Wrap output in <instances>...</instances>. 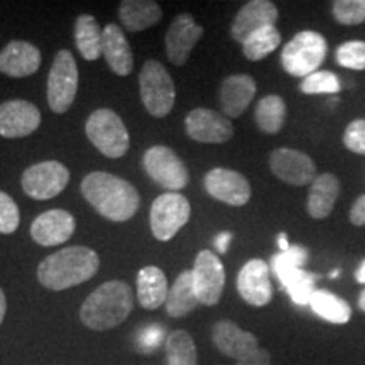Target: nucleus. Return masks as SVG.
Here are the masks:
<instances>
[{
    "instance_id": "2f4dec72",
    "label": "nucleus",
    "mask_w": 365,
    "mask_h": 365,
    "mask_svg": "<svg viewBox=\"0 0 365 365\" xmlns=\"http://www.w3.org/2000/svg\"><path fill=\"white\" fill-rule=\"evenodd\" d=\"M281 44V34L276 26H266L255 31L252 36L242 43V53L250 61H261L269 56Z\"/></svg>"
},
{
    "instance_id": "a878e982",
    "label": "nucleus",
    "mask_w": 365,
    "mask_h": 365,
    "mask_svg": "<svg viewBox=\"0 0 365 365\" xmlns=\"http://www.w3.org/2000/svg\"><path fill=\"white\" fill-rule=\"evenodd\" d=\"M118 16L127 31L140 33L161 21L163 9L153 0H124L118 7Z\"/></svg>"
},
{
    "instance_id": "9d476101",
    "label": "nucleus",
    "mask_w": 365,
    "mask_h": 365,
    "mask_svg": "<svg viewBox=\"0 0 365 365\" xmlns=\"http://www.w3.org/2000/svg\"><path fill=\"white\" fill-rule=\"evenodd\" d=\"M22 190L33 200H51L70 182V171L58 161H43L33 164L22 175Z\"/></svg>"
},
{
    "instance_id": "20e7f679",
    "label": "nucleus",
    "mask_w": 365,
    "mask_h": 365,
    "mask_svg": "<svg viewBox=\"0 0 365 365\" xmlns=\"http://www.w3.org/2000/svg\"><path fill=\"white\" fill-rule=\"evenodd\" d=\"M86 137L103 156L118 159L129 150L130 137L120 115L110 108H98L85 124Z\"/></svg>"
},
{
    "instance_id": "37998d69",
    "label": "nucleus",
    "mask_w": 365,
    "mask_h": 365,
    "mask_svg": "<svg viewBox=\"0 0 365 365\" xmlns=\"http://www.w3.org/2000/svg\"><path fill=\"white\" fill-rule=\"evenodd\" d=\"M6 312H7V299L4 291L0 289V325H2L4 318H6Z\"/></svg>"
},
{
    "instance_id": "6ab92c4d",
    "label": "nucleus",
    "mask_w": 365,
    "mask_h": 365,
    "mask_svg": "<svg viewBox=\"0 0 365 365\" xmlns=\"http://www.w3.org/2000/svg\"><path fill=\"white\" fill-rule=\"evenodd\" d=\"M212 340L223 355L235 359L237 362L250 357L261 349L254 333L242 330L230 319H222L213 327Z\"/></svg>"
},
{
    "instance_id": "f03ea898",
    "label": "nucleus",
    "mask_w": 365,
    "mask_h": 365,
    "mask_svg": "<svg viewBox=\"0 0 365 365\" xmlns=\"http://www.w3.org/2000/svg\"><path fill=\"white\" fill-rule=\"evenodd\" d=\"M100 269V255L93 249L75 245L43 259L38 281L49 291H65L91 279Z\"/></svg>"
},
{
    "instance_id": "c756f323",
    "label": "nucleus",
    "mask_w": 365,
    "mask_h": 365,
    "mask_svg": "<svg viewBox=\"0 0 365 365\" xmlns=\"http://www.w3.org/2000/svg\"><path fill=\"white\" fill-rule=\"evenodd\" d=\"M309 307L319 318L335 323V325H345L352 318L350 304L345 299H341L340 296L325 289L314 291L312 299H309Z\"/></svg>"
},
{
    "instance_id": "4be33fe9",
    "label": "nucleus",
    "mask_w": 365,
    "mask_h": 365,
    "mask_svg": "<svg viewBox=\"0 0 365 365\" xmlns=\"http://www.w3.org/2000/svg\"><path fill=\"white\" fill-rule=\"evenodd\" d=\"M257 85L249 75H230L222 81L220 107L227 118H237L247 110L255 97Z\"/></svg>"
},
{
    "instance_id": "ddd939ff",
    "label": "nucleus",
    "mask_w": 365,
    "mask_h": 365,
    "mask_svg": "<svg viewBox=\"0 0 365 365\" xmlns=\"http://www.w3.org/2000/svg\"><path fill=\"white\" fill-rule=\"evenodd\" d=\"M203 185L212 198L232 205V207H244L252 196V188L247 178L227 168H215L208 171L205 175Z\"/></svg>"
},
{
    "instance_id": "2eb2a0df",
    "label": "nucleus",
    "mask_w": 365,
    "mask_h": 365,
    "mask_svg": "<svg viewBox=\"0 0 365 365\" xmlns=\"http://www.w3.org/2000/svg\"><path fill=\"white\" fill-rule=\"evenodd\" d=\"M41 125V112L27 100H9L0 103V135L6 139L27 137Z\"/></svg>"
},
{
    "instance_id": "393cba45",
    "label": "nucleus",
    "mask_w": 365,
    "mask_h": 365,
    "mask_svg": "<svg viewBox=\"0 0 365 365\" xmlns=\"http://www.w3.org/2000/svg\"><path fill=\"white\" fill-rule=\"evenodd\" d=\"M168 287L166 274L156 266H145L137 274V299L145 309H158L166 304Z\"/></svg>"
},
{
    "instance_id": "a211bd4d",
    "label": "nucleus",
    "mask_w": 365,
    "mask_h": 365,
    "mask_svg": "<svg viewBox=\"0 0 365 365\" xmlns=\"http://www.w3.org/2000/svg\"><path fill=\"white\" fill-rule=\"evenodd\" d=\"M75 228L76 220L70 212L54 208L36 218L31 225V237L43 247H56L71 239Z\"/></svg>"
},
{
    "instance_id": "f257e3e1",
    "label": "nucleus",
    "mask_w": 365,
    "mask_h": 365,
    "mask_svg": "<svg viewBox=\"0 0 365 365\" xmlns=\"http://www.w3.org/2000/svg\"><path fill=\"white\" fill-rule=\"evenodd\" d=\"M81 195L103 218L127 222L135 215L140 195L129 181L105 171H93L81 181Z\"/></svg>"
},
{
    "instance_id": "c9c22d12",
    "label": "nucleus",
    "mask_w": 365,
    "mask_h": 365,
    "mask_svg": "<svg viewBox=\"0 0 365 365\" xmlns=\"http://www.w3.org/2000/svg\"><path fill=\"white\" fill-rule=\"evenodd\" d=\"M336 61L349 70H365V43L364 41H349L336 49Z\"/></svg>"
},
{
    "instance_id": "0eeeda50",
    "label": "nucleus",
    "mask_w": 365,
    "mask_h": 365,
    "mask_svg": "<svg viewBox=\"0 0 365 365\" xmlns=\"http://www.w3.org/2000/svg\"><path fill=\"white\" fill-rule=\"evenodd\" d=\"M78 66L68 49H61L53 59L48 76V103L54 113H65L75 102L78 91Z\"/></svg>"
},
{
    "instance_id": "f8f14e48",
    "label": "nucleus",
    "mask_w": 365,
    "mask_h": 365,
    "mask_svg": "<svg viewBox=\"0 0 365 365\" xmlns=\"http://www.w3.org/2000/svg\"><path fill=\"white\" fill-rule=\"evenodd\" d=\"M269 168L277 180L291 186H307L317 180V166L308 154L294 149H274L269 156Z\"/></svg>"
},
{
    "instance_id": "f3484780",
    "label": "nucleus",
    "mask_w": 365,
    "mask_h": 365,
    "mask_svg": "<svg viewBox=\"0 0 365 365\" xmlns=\"http://www.w3.org/2000/svg\"><path fill=\"white\" fill-rule=\"evenodd\" d=\"M237 289L240 298L250 307H266L272 299V284L269 266L262 259L245 262L237 276Z\"/></svg>"
},
{
    "instance_id": "dca6fc26",
    "label": "nucleus",
    "mask_w": 365,
    "mask_h": 365,
    "mask_svg": "<svg viewBox=\"0 0 365 365\" xmlns=\"http://www.w3.org/2000/svg\"><path fill=\"white\" fill-rule=\"evenodd\" d=\"M203 27L195 22L190 14H180L168 27L166 54L175 66H182L188 61L191 51L203 38Z\"/></svg>"
},
{
    "instance_id": "5701e85b",
    "label": "nucleus",
    "mask_w": 365,
    "mask_h": 365,
    "mask_svg": "<svg viewBox=\"0 0 365 365\" xmlns=\"http://www.w3.org/2000/svg\"><path fill=\"white\" fill-rule=\"evenodd\" d=\"M103 56L110 70L118 76L130 75L134 70V54L125 34L117 24H107L103 29Z\"/></svg>"
},
{
    "instance_id": "39448f33",
    "label": "nucleus",
    "mask_w": 365,
    "mask_h": 365,
    "mask_svg": "<svg viewBox=\"0 0 365 365\" xmlns=\"http://www.w3.org/2000/svg\"><path fill=\"white\" fill-rule=\"evenodd\" d=\"M328 51L327 39L314 31H303L282 48L281 65L291 76H307L317 73L325 61Z\"/></svg>"
},
{
    "instance_id": "49530a36",
    "label": "nucleus",
    "mask_w": 365,
    "mask_h": 365,
    "mask_svg": "<svg viewBox=\"0 0 365 365\" xmlns=\"http://www.w3.org/2000/svg\"><path fill=\"white\" fill-rule=\"evenodd\" d=\"M359 308H360V312L365 313V289L359 296Z\"/></svg>"
},
{
    "instance_id": "6e6552de",
    "label": "nucleus",
    "mask_w": 365,
    "mask_h": 365,
    "mask_svg": "<svg viewBox=\"0 0 365 365\" xmlns=\"http://www.w3.org/2000/svg\"><path fill=\"white\" fill-rule=\"evenodd\" d=\"M191 215L190 202L181 193L159 195L153 202L149 213V223L153 235L158 240L168 242L186 225Z\"/></svg>"
},
{
    "instance_id": "4468645a",
    "label": "nucleus",
    "mask_w": 365,
    "mask_h": 365,
    "mask_svg": "<svg viewBox=\"0 0 365 365\" xmlns=\"http://www.w3.org/2000/svg\"><path fill=\"white\" fill-rule=\"evenodd\" d=\"M186 134L202 144H223L234 135L230 118L210 108H195L186 115Z\"/></svg>"
},
{
    "instance_id": "473e14b6",
    "label": "nucleus",
    "mask_w": 365,
    "mask_h": 365,
    "mask_svg": "<svg viewBox=\"0 0 365 365\" xmlns=\"http://www.w3.org/2000/svg\"><path fill=\"white\" fill-rule=\"evenodd\" d=\"M168 365H196L198 354L193 336L185 330H175L166 340Z\"/></svg>"
},
{
    "instance_id": "58836bf2",
    "label": "nucleus",
    "mask_w": 365,
    "mask_h": 365,
    "mask_svg": "<svg viewBox=\"0 0 365 365\" xmlns=\"http://www.w3.org/2000/svg\"><path fill=\"white\" fill-rule=\"evenodd\" d=\"M308 261V250L294 245L286 252H281L272 257V269H281V267H301L304 262Z\"/></svg>"
},
{
    "instance_id": "423d86ee",
    "label": "nucleus",
    "mask_w": 365,
    "mask_h": 365,
    "mask_svg": "<svg viewBox=\"0 0 365 365\" xmlns=\"http://www.w3.org/2000/svg\"><path fill=\"white\" fill-rule=\"evenodd\" d=\"M139 88L145 110L153 117H166L175 107V81L159 61L149 59L144 63L139 75Z\"/></svg>"
},
{
    "instance_id": "72a5a7b5",
    "label": "nucleus",
    "mask_w": 365,
    "mask_h": 365,
    "mask_svg": "<svg viewBox=\"0 0 365 365\" xmlns=\"http://www.w3.org/2000/svg\"><path fill=\"white\" fill-rule=\"evenodd\" d=\"M340 80L331 71H317L301 81V91L307 95L318 93H339Z\"/></svg>"
},
{
    "instance_id": "ea45409f",
    "label": "nucleus",
    "mask_w": 365,
    "mask_h": 365,
    "mask_svg": "<svg viewBox=\"0 0 365 365\" xmlns=\"http://www.w3.org/2000/svg\"><path fill=\"white\" fill-rule=\"evenodd\" d=\"M350 222L357 227H364L365 225V195H360L355 203L352 205V210L349 213Z\"/></svg>"
},
{
    "instance_id": "1a4fd4ad",
    "label": "nucleus",
    "mask_w": 365,
    "mask_h": 365,
    "mask_svg": "<svg viewBox=\"0 0 365 365\" xmlns=\"http://www.w3.org/2000/svg\"><path fill=\"white\" fill-rule=\"evenodd\" d=\"M144 170L150 180L168 191L178 193L188 186L190 175L186 164L168 145H153L143 158Z\"/></svg>"
},
{
    "instance_id": "7c9ffc66",
    "label": "nucleus",
    "mask_w": 365,
    "mask_h": 365,
    "mask_svg": "<svg viewBox=\"0 0 365 365\" xmlns=\"http://www.w3.org/2000/svg\"><path fill=\"white\" fill-rule=\"evenodd\" d=\"M255 124L266 134H277L286 122V102L277 95H267L255 107Z\"/></svg>"
},
{
    "instance_id": "79ce46f5",
    "label": "nucleus",
    "mask_w": 365,
    "mask_h": 365,
    "mask_svg": "<svg viewBox=\"0 0 365 365\" xmlns=\"http://www.w3.org/2000/svg\"><path fill=\"white\" fill-rule=\"evenodd\" d=\"M232 240V235L230 234H222L218 235V239L215 240V247L220 254H225L228 250V244H230Z\"/></svg>"
},
{
    "instance_id": "9b49d317",
    "label": "nucleus",
    "mask_w": 365,
    "mask_h": 365,
    "mask_svg": "<svg viewBox=\"0 0 365 365\" xmlns=\"http://www.w3.org/2000/svg\"><path fill=\"white\" fill-rule=\"evenodd\" d=\"M193 272V286L200 304L215 307L222 298L225 287V269L217 254L212 250H202L196 255Z\"/></svg>"
},
{
    "instance_id": "e433bc0d",
    "label": "nucleus",
    "mask_w": 365,
    "mask_h": 365,
    "mask_svg": "<svg viewBox=\"0 0 365 365\" xmlns=\"http://www.w3.org/2000/svg\"><path fill=\"white\" fill-rule=\"evenodd\" d=\"M21 223V213L12 196L0 191V234H14Z\"/></svg>"
},
{
    "instance_id": "4c0bfd02",
    "label": "nucleus",
    "mask_w": 365,
    "mask_h": 365,
    "mask_svg": "<svg viewBox=\"0 0 365 365\" xmlns=\"http://www.w3.org/2000/svg\"><path fill=\"white\" fill-rule=\"evenodd\" d=\"M344 144L349 150L365 156V118H357L346 125L344 134Z\"/></svg>"
},
{
    "instance_id": "de8ad7c7",
    "label": "nucleus",
    "mask_w": 365,
    "mask_h": 365,
    "mask_svg": "<svg viewBox=\"0 0 365 365\" xmlns=\"http://www.w3.org/2000/svg\"><path fill=\"white\" fill-rule=\"evenodd\" d=\"M339 274H340V271H333L331 272V277H336V276H339Z\"/></svg>"
},
{
    "instance_id": "412c9836",
    "label": "nucleus",
    "mask_w": 365,
    "mask_h": 365,
    "mask_svg": "<svg viewBox=\"0 0 365 365\" xmlns=\"http://www.w3.org/2000/svg\"><path fill=\"white\" fill-rule=\"evenodd\" d=\"M41 66V51L27 41H12L0 51V73L12 78L34 75Z\"/></svg>"
},
{
    "instance_id": "c85d7f7f",
    "label": "nucleus",
    "mask_w": 365,
    "mask_h": 365,
    "mask_svg": "<svg viewBox=\"0 0 365 365\" xmlns=\"http://www.w3.org/2000/svg\"><path fill=\"white\" fill-rule=\"evenodd\" d=\"M274 272L296 304H299V307L309 304V299L317 291L314 289V282H317L314 274L303 271L301 267H281L274 269Z\"/></svg>"
},
{
    "instance_id": "c03bdc74",
    "label": "nucleus",
    "mask_w": 365,
    "mask_h": 365,
    "mask_svg": "<svg viewBox=\"0 0 365 365\" xmlns=\"http://www.w3.org/2000/svg\"><path fill=\"white\" fill-rule=\"evenodd\" d=\"M355 279H357V282H360V284H365V261L360 264L357 272H355Z\"/></svg>"
},
{
    "instance_id": "cd10ccee",
    "label": "nucleus",
    "mask_w": 365,
    "mask_h": 365,
    "mask_svg": "<svg viewBox=\"0 0 365 365\" xmlns=\"http://www.w3.org/2000/svg\"><path fill=\"white\" fill-rule=\"evenodd\" d=\"M200 301L193 286V272L185 271L176 277L166 299V312L173 318H181L193 312Z\"/></svg>"
},
{
    "instance_id": "b1692460",
    "label": "nucleus",
    "mask_w": 365,
    "mask_h": 365,
    "mask_svg": "<svg viewBox=\"0 0 365 365\" xmlns=\"http://www.w3.org/2000/svg\"><path fill=\"white\" fill-rule=\"evenodd\" d=\"M340 195V181L339 178L331 173H323L317 176V180L312 182V188L308 193L307 212L312 218L322 220L327 218L333 212L336 200Z\"/></svg>"
},
{
    "instance_id": "f704fd0d",
    "label": "nucleus",
    "mask_w": 365,
    "mask_h": 365,
    "mask_svg": "<svg viewBox=\"0 0 365 365\" xmlns=\"http://www.w3.org/2000/svg\"><path fill=\"white\" fill-rule=\"evenodd\" d=\"M333 17L344 26H359L365 22V0H339L333 4Z\"/></svg>"
},
{
    "instance_id": "aec40b11",
    "label": "nucleus",
    "mask_w": 365,
    "mask_h": 365,
    "mask_svg": "<svg viewBox=\"0 0 365 365\" xmlns=\"http://www.w3.org/2000/svg\"><path fill=\"white\" fill-rule=\"evenodd\" d=\"M277 17H279V11H277L274 2H269V0H252V2H247L237 12L234 22H232V38L242 44L255 31L276 24Z\"/></svg>"
},
{
    "instance_id": "a19ab883",
    "label": "nucleus",
    "mask_w": 365,
    "mask_h": 365,
    "mask_svg": "<svg viewBox=\"0 0 365 365\" xmlns=\"http://www.w3.org/2000/svg\"><path fill=\"white\" fill-rule=\"evenodd\" d=\"M235 365H271V355H269L267 350L259 349L254 355H250V357L244 360H239Z\"/></svg>"
},
{
    "instance_id": "7ed1b4c3",
    "label": "nucleus",
    "mask_w": 365,
    "mask_h": 365,
    "mask_svg": "<svg viewBox=\"0 0 365 365\" xmlns=\"http://www.w3.org/2000/svg\"><path fill=\"white\" fill-rule=\"evenodd\" d=\"M134 309V296L124 281H107L83 301L80 319L90 330H110L124 323Z\"/></svg>"
},
{
    "instance_id": "bb28decb",
    "label": "nucleus",
    "mask_w": 365,
    "mask_h": 365,
    "mask_svg": "<svg viewBox=\"0 0 365 365\" xmlns=\"http://www.w3.org/2000/svg\"><path fill=\"white\" fill-rule=\"evenodd\" d=\"M75 43L86 61H95L103 54V31L98 21L83 14L75 22Z\"/></svg>"
},
{
    "instance_id": "a18cd8bd",
    "label": "nucleus",
    "mask_w": 365,
    "mask_h": 365,
    "mask_svg": "<svg viewBox=\"0 0 365 365\" xmlns=\"http://www.w3.org/2000/svg\"><path fill=\"white\" fill-rule=\"evenodd\" d=\"M277 242H279V247H281L282 252H286V250H289V249H291V245L287 244V239H286V235H284V234H281V235H279V240H277Z\"/></svg>"
}]
</instances>
